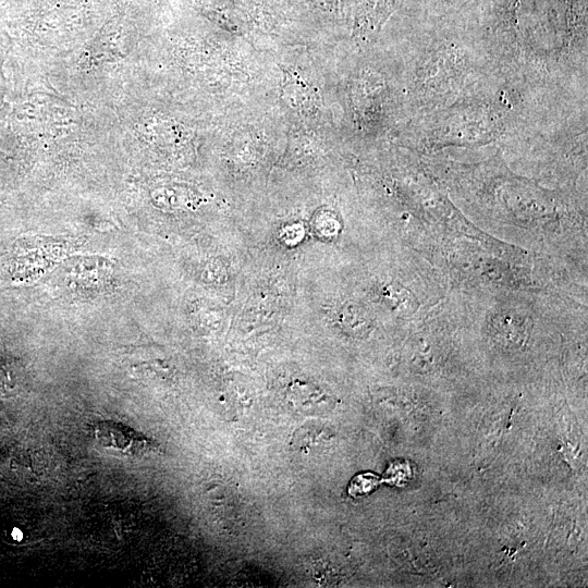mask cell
I'll return each instance as SVG.
<instances>
[{"instance_id": "6da1fadb", "label": "cell", "mask_w": 588, "mask_h": 588, "mask_svg": "<svg viewBox=\"0 0 588 588\" xmlns=\"http://www.w3.org/2000/svg\"><path fill=\"white\" fill-rule=\"evenodd\" d=\"M94 438L103 448L127 457H144L157 451L158 445L137 430L113 420L94 426Z\"/></svg>"}, {"instance_id": "7a4b0ae2", "label": "cell", "mask_w": 588, "mask_h": 588, "mask_svg": "<svg viewBox=\"0 0 588 588\" xmlns=\"http://www.w3.org/2000/svg\"><path fill=\"white\" fill-rule=\"evenodd\" d=\"M377 485V478L373 476V475H360L356 478H354V480L352 481L351 483V488H350V492L352 494H355V492L360 488V487H364L363 488V494L365 493H368L371 491V489H373Z\"/></svg>"}]
</instances>
